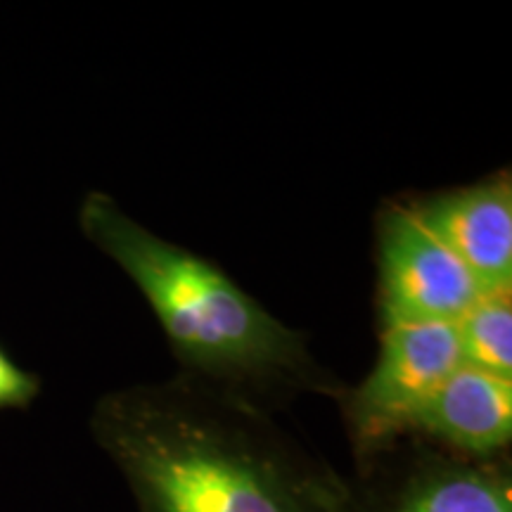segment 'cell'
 <instances>
[{
	"label": "cell",
	"instance_id": "obj_1",
	"mask_svg": "<svg viewBox=\"0 0 512 512\" xmlns=\"http://www.w3.org/2000/svg\"><path fill=\"white\" fill-rule=\"evenodd\" d=\"M91 432L138 512H351L354 486L242 389L181 373L102 396Z\"/></svg>",
	"mask_w": 512,
	"mask_h": 512
},
{
	"label": "cell",
	"instance_id": "obj_2",
	"mask_svg": "<svg viewBox=\"0 0 512 512\" xmlns=\"http://www.w3.org/2000/svg\"><path fill=\"white\" fill-rule=\"evenodd\" d=\"M79 226L136 283L185 373L254 389L320 387L304 337L233 283L219 266L159 238L105 192H88Z\"/></svg>",
	"mask_w": 512,
	"mask_h": 512
},
{
	"label": "cell",
	"instance_id": "obj_3",
	"mask_svg": "<svg viewBox=\"0 0 512 512\" xmlns=\"http://www.w3.org/2000/svg\"><path fill=\"white\" fill-rule=\"evenodd\" d=\"M463 366L456 323L384 325L366 380L342 394V413L358 467L413 437L420 413Z\"/></svg>",
	"mask_w": 512,
	"mask_h": 512
},
{
	"label": "cell",
	"instance_id": "obj_4",
	"mask_svg": "<svg viewBox=\"0 0 512 512\" xmlns=\"http://www.w3.org/2000/svg\"><path fill=\"white\" fill-rule=\"evenodd\" d=\"M377 271L384 325L458 323L482 297L470 271L420 221L413 202L382 211Z\"/></svg>",
	"mask_w": 512,
	"mask_h": 512
},
{
	"label": "cell",
	"instance_id": "obj_5",
	"mask_svg": "<svg viewBox=\"0 0 512 512\" xmlns=\"http://www.w3.org/2000/svg\"><path fill=\"white\" fill-rule=\"evenodd\" d=\"M351 512H512V475L505 460H465L420 448L389 465L361 467Z\"/></svg>",
	"mask_w": 512,
	"mask_h": 512
},
{
	"label": "cell",
	"instance_id": "obj_6",
	"mask_svg": "<svg viewBox=\"0 0 512 512\" xmlns=\"http://www.w3.org/2000/svg\"><path fill=\"white\" fill-rule=\"evenodd\" d=\"M413 209L470 271L479 292H512V183L508 171L413 202Z\"/></svg>",
	"mask_w": 512,
	"mask_h": 512
},
{
	"label": "cell",
	"instance_id": "obj_7",
	"mask_svg": "<svg viewBox=\"0 0 512 512\" xmlns=\"http://www.w3.org/2000/svg\"><path fill=\"white\" fill-rule=\"evenodd\" d=\"M413 437L465 460H501L512 441V380L460 366L415 422Z\"/></svg>",
	"mask_w": 512,
	"mask_h": 512
},
{
	"label": "cell",
	"instance_id": "obj_8",
	"mask_svg": "<svg viewBox=\"0 0 512 512\" xmlns=\"http://www.w3.org/2000/svg\"><path fill=\"white\" fill-rule=\"evenodd\" d=\"M456 332L465 366L512 380V292L482 294Z\"/></svg>",
	"mask_w": 512,
	"mask_h": 512
},
{
	"label": "cell",
	"instance_id": "obj_9",
	"mask_svg": "<svg viewBox=\"0 0 512 512\" xmlns=\"http://www.w3.org/2000/svg\"><path fill=\"white\" fill-rule=\"evenodd\" d=\"M38 394H41V380L17 366L8 351L0 347V411L27 408Z\"/></svg>",
	"mask_w": 512,
	"mask_h": 512
}]
</instances>
